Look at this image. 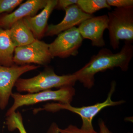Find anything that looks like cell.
<instances>
[{"label": "cell", "mask_w": 133, "mask_h": 133, "mask_svg": "<svg viewBox=\"0 0 133 133\" xmlns=\"http://www.w3.org/2000/svg\"><path fill=\"white\" fill-rule=\"evenodd\" d=\"M133 56L132 42L125 41L124 45L117 53H113L107 48L101 49L97 54L93 55L84 66L73 74L77 81L82 83L85 88L91 89L95 83V74L118 67L122 71H127Z\"/></svg>", "instance_id": "obj_1"}, {"label": "cell", "mask_w": 133, "mask_h": 133, "mask_svg": "<svg viewBox=\"0 0 133 133\" xmlns=\"http://www.w3.org/2000/svg\"><path fill=\"white\" fill-rule=\"evenodd\" d=\"M77 81L73 74L59 76L55 73L53 68L47 66L43 71L33 77L19 78L15 87L19 92L34 93L42 91L73 86Z\"/></svg>", "instance_id": "obj_2"}, {"label": "cell", "mask_w": 133, "mask_h": 133, "mask_svg": "<svg viewBox=\"0 0 133 133\" xmlns=\"http://www.w3.org/2000/svg\"><path fill=\"white\" fill-rule=\"evenodd\" d=\"M116 83L115 81L111 83V88L106 99L104 102L98 103L91 105L83 106L81 107H74L71 104H64L54 102L47 103L43 105L42 107L36 108L33 110L34 114L41 111L56 112L61 110H66L78 115L82 121L81 129L84 130L91 131L94 129L92 125L94 118L101 110L109 107L115 106L124 104V100L114 101L112 100V95L115 90Z\"/></svg>", "instance_id": "obj_3"}, {"label": "cell", "mask_w": 133, "mask_h": 133, "mask_svg": "<svg viewBox=\"0 0 133 133\" xmlns=\"http://www.w3.org/2000/svg\"><path fill=\"white\" fill-rule=\"evenodd\" d=\"M75 94L76 90L73 86L65 87L56 90H48L25 94L13 93L11 97L14 100V103L8 110L6 116H9L22 107L45 101H52L62 104H71Z\"/></svg>", "instance_id": "obj_4"}, {"label": "cell", "mask_w": 133, "mask_h": 133, "mask_svg": "<svg viewBox=\"0 0 133 133\" xmlns=\"http://www.w3.org/2000/svg\"><path fill=\"white\" fill-rule=\"evenodd\" d=\"M108 28L110 45L113 49L119 48L120 41H133V6L116 8L108 12Z\"/></svg>", "instance_id": "obj_5"}, {"label": "cell", "mask_w": 133, "mask_h": 133, "mask_svg": "<svg viewBox=\"0 0 133 133\" xmlns=\"http://www.w3.org/2000/svg\"><path fill=\"white\" fill-rule=\"evenodd\" d=\"M53 58L49 50V44L36 39L28 45L15 48L13 60L16 65L35 64L46 66Z\"/></svg>", "instance_id": "obj_6"}, {"label": "cell", "mask_w": 133, "mask_h": 133, "mask_svg": "<svg viewBox=\"0 0 133 133\" xmlns=\"http://www.w3.org/2000/svg\"><path fill=\"white\" fill-rule=\"evenodd\" d=\"M40 66L33 64L12 66L0 65V109L4 110L7 106L11 97L13 88L16 81L23 74L38 69Z\"/></svg>", "instance_id": "obj_7"}, {"label": "cell", "mask_w": 133, "mask_h": 133, "mask_svg": "<svg viewBox=\"0 0 133 133\" xmlns=\"http://www.w3.org/2000/svg\"><path fill=\"white\" fill-rule=\"evenodd\" d=\"M57 36L55 41L49 44V50L53 58H66L78 54L83 38L78 28L73 27Z\"/></svg>", "instance_id": "obj_8"}, {"label": "cell", "mask_w": 133, "mask_h": 133, "mask_svg": "<svg viewBox=\"0 0 133 133\" xmlns=\"http://www.w3.org/2000/svg\"><path fill=\"white\" fill-rule=\"evenodd\" d=\"M108 22L107 15L93 16L82 23L78 29L83 38L91 41L93 46L103 47L105 45L103 35Z\"/></svg>", "instance_id": "obj_9"}, {"label": "cell", "mask_w": 133, "mask_h": 133, "mask_svg": "<svg viewBox=\"0 0 133 133\" xmlns=\"http://www.w3.org/2000/svg\"><path fill=\"white\" fill-rule=\"evenodd\" d=\"M64 10L65 16L63 20L58 24L48 25L44 36L58 35L65 30L80 25L87 19L94 16L83 12L77 4L70 6Z\"/></svg>", "instance_id": "obj_10"}, {"label": "cell", "mask_w": 133, "mask_h": 133, "mask_svg": "<svg viewBox=\"0 0 133 133\" xmlns=\"http://www.w3.org/2000/svg\"><path fill=\"white\" fill-rule=\"evenodd\" d=\"M48 1L28 0L14 12L0 15V27L3 29H9L16 22L27 17L35 16L40 10L45 7Z\"/></svg>", "instance_id": "obj_11"}, {"label": "cell", "mask_w": 133, "mask_h": 133, "mask_svg": "<svg viewBox=\"0 0 133 133\" xmlns=\"http://www.w3.org/2000/svg\"><path fill=\"white\" fill-rule=\"evenodd\" d=\"M57 0H48L45 7L40 14L34 16H28L23 19L27 27L31 30L36 39L40 40L44 36L48 26L49 17L55 9Z\"/></svg>", "instance_id": "obj_12"}, {"label": "cell", "mask_w": 133, "mask_h": 133, "mask_svg": "<svg viewBox=\"0 0 133 133\" xmlns=\"http://www.w3.org/2000/svg\"><path fill=\"white\" fill-rule=\"evenodd\" d=\"M8 30L11 42L15 48L28 45L36 39L23 19L16 22Z\"/></svg>", "instance_id": "obj_13"}, {"label": "cell", "mask_w": 133, "mask_h": 133, "mask_svg": "<svg viewBox=\"0 0 133 133\" xmlns=\"http://www.w3.org/2000/svg\"><path fill=\"white\" fill-rule=\"evenodd\" d=\"M15 47L10 38L8 29L0 27V65L10 66L15 64L13 60Z\"/></svg>", "instance_id": "obj_14"}, {"label": "cell", "mask_w": 133, "mask_h": 133, "mask_svg": "<svg viewBox=\"0 0 133 133\" xmlns=\"http://www.w3.org/2000/svg\"><path fill=\"white\" fill-rule=\"evenodd\" d=\"M77 5L83 12L91 15L100 10L111 8L106 0H78Z\"/></svg>", "instance_id": "obj_15"}, {"label": "cell", "mask_w": 133, "mask_h": 133, "mask_svg": "<svg viewBox=\"0 0 133 133\" xmlns=\"http://www.w3.org/2000/svg\"><path fill=\"white\" fill-rule=\"evenodd\" d=\"M5 124L10 132L18 129L20 133H28L23 124L22 115L19 111L15 112L6 116Z\"/></svg>", "instance_id": "obj_16"}, {"label": "cell", "mask_w": 133, "mask_h": 133, "mask_svg": "<svg viewBox=\"0 0 133 133\" xmlns=\"http://www.w3.org/2000/svg\"><path fill=\"white\" fill-rule=\"evenodd\" d=\"M23 1V0H0V15L5 12L12 13Z\"/></svg>", "instance_id": "obj_17"}, {"label": "cell", "mask_w": 133, "mask_h": 133, "mask_svg": "<svg viewBox=\"0 0 133 133\" xmlns=\"http://www.w3.org/2000/svg\"><path fill=\"white\" fill-rule=\"evenodd\" d=\"M59 133H99L96 132L94 129L87 131L78 128L77 126L72 125H69L64 129L59 128Z\"/></svg>", "instance_id": "obj_18"}, {"label": "cell", "mask_w": 133, "mask_h": 133, "mask_svg": "<svg viewBox=\"0 0 133 133\" xmlns=\"http://www.w3.org/2000/svg\"><path fill=\"white\" fill-rule=\"evenodd\" d=\"M109 6L116 8H126L133 6V0H106Z\"/></svg>", "instance_id": "obj_19"}, {"label": "cell", "mask_w": 133, "mask_h": 133, "mask_svg": "<svg viewBox=\"0 0 133 133\" xmlns=\"http://www.w3.org/2000/svg\"><path fill=\"white\" fill-rule=\"evenodd\" d=\"M78 0H59L55 9L59 10H64L71 5L77 4Z\"/></svg>", "instance_id": "obj_20"}, {"label": "cell", "mask_w": 133, "mask_h": 133, "mask_svg": "<svg viewBox=\"0 0 133 133\" xmlns=\"http://www.w3.org/2000/svg\"><path fill=\"white\" fill-rule=\"evenodd\" d=\"M99 127V133H112L107 127L104 121L100 119L98 122Z\"/></svg>", "instance_id": "obj_21"}, {"label": "cell", "mask_w": 133, "mask_h": 133, "mask_svg": "<svg viewBox=\"0 0 133 133\" xmlns=\"http://www.w3.org/2000/svg\"><path fill=\"white\" fill-rule=\"evenodd\" d=\"M59 127L57 123L53 122L51 123L46 133H59Z\"/></svg>", "instance_id": "obj_22"}]
</instances>
